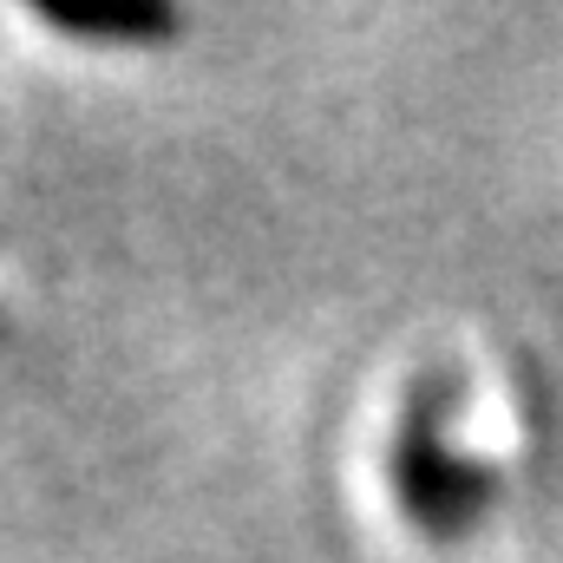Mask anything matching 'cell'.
Instances as JSON below:
<instances>
[{
	"mask_svg": "<svg viewBox=\"0 0 563 563\" xmlns=\"http://www.w3.org/2000/svg\"><path fill=\"white\" fill-rule=\"evenodd\" d=\"M445 400H452L445 380H420L407 394L400 432H394V492L420 518L426 538H459L472 525V511L485 505V492H492L485 472H472L445 452V439H439L445 432Z\"/></svg>",
	"mask_w": 563,
	"mask_h": 563,
	"instance_id": "cell-1",
	"label": "cell"
},
{
	"mask_svg": "<svg viewBox=\"0 0 563 563\" xmlns=\"http://www.w3.org/2000/svg\"><path fill=\"white\" fill-rule=\"evenodd\" d=\"M40 20L73 33V40H132V46H151V40L177 33L170 7H59V0H46Z\"/></svg>",
	"mask_w": 563,
	"mask_h": 563,
	"instance_id": "cell-2",
	"label": "cell"
}]
</instances>
